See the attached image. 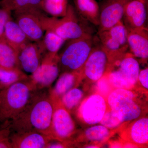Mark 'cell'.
I'll return each instance as SVG.
<instances>
[{
	"instance_id": "cell-1",
	"label": "cell",
	"mask_w": 148,
	"mask_h": 148,
	"mask_svg": "<svg viewBox=\"0 0 148 148\" xmlns=\"http://www.w3.org/2000/svg\"><path fill=\"white\" fill-rule=\"evenodd\" d=\"M37 91L24 110L10 121L11 130L12 132H15L36 131L51 138L53 101L49 92Z\"/></svg>"
},
{
	"instance_id": "cell-2",
	"label": "cell",
	"mask_w": 148,
	"mask_h": 148,
	"mask_svg": "<svg viewBox=\"0 0 148 148\" xmlns=\"http://www.w3.org/2000/svg\"><path fill=\"white\" fill-rule=\"evenodd\" d=\"M148 92L141 89L115 88L108 95V107L122 123L147 115Z\"/></svg>"
},
{
	"instance_id": "cell-3",
	"label": "cell",
	"mask_w": 148,
	"mask_h": 148,
	"mask_svg": "<svg viewBox=\"0 0 148 148\" xmlns=\"http://www.w3.org/2000/svg\"><path fill=\"white\" fill-rule=\"evenodd\" d=\"M40 18L45 31H52L66 41L94 33L90 23L82 18L69 4L66 14L63 17L48 16L42 13Z\"/></svg>"
},
{
	"instance_id": "cell-4",
	"label": "cell",
	"mask_w": 148,
	"mask_h": 148,
	"mask_svg": "<svg viewBox=\"0 0 148 148\" xmlns=\"http://www.w3.org/2000/svg\"><path fill=\"white\" fill-rule=\"evenodd\" d=\"M36 91L29 78L0 90V124L15 119L25 109Z\"/></svg>"
},
{
	"instance_id": "cell-5",
	"label": "cell",
	"mask_w": 148,
	"mask_h": 148,
	"mask_svg": "<svg viewBox=\"0 0 148 148\" xmlns=\"http://www.w3.org/2000/svg\"><path fill=\"white\" fill-rule=\"evenodd\" d=\"M66 41L63 50L58 53L61 71L81 73L94 45L95 36L90 34Z\"/></svg>"
},
{
	"instance_id": "cell-6",
	"label": "cell",
	"mask_w": 148,
	"mask_h": 148,
	"mask_svg": "<svg viewBox=\"0 0 148 148\" xmlns=\"http://www.w3.org/2000/svg\"><path fill=\"white\" fill-rule=\"evenodd\" d=\"M140 70L139 62L132 53L127 52L110 66L106 75L114 89H133L136 87Z\"/></svg>"
},
{
	"instance_id": "cell-7",
	"label": "cell",
	"mask_w": 148,
	"mask_h": 148,
	"mask_svg": "<svg viewBox=\"0 0 148 148\" xmlns=\"http://www.w3.org/2000/svg\"><path fill=\"white\" fill-rule=\"evenodd\" d=\"M96 36L99 43L108 56L110 66L127 52L129 49L127 30L122 20L110 29L97 32Z\"/></svg>"
},
{
	"instance_id": "cell-8",
	"label": "cell",
	"mask_w": 148,
	"mask_h": 148,
	"mask_svg": "<svg viewBox=\"0 0 148 148\" xmlns=\"http://www.w3.org/2000/svg\"><path fill=\"white\" fill-rule=\"evenodd\" d=\"M52 99L53 111L51 126L50 137L54 141H73L77 133L75 123L61 99Z\"/></svg>"
},
{
	"instance_id": "cell-9",
	"label": "cell",
	"mask_w": 148,
	"mask_h": 148,
	"mask_svg": "<svg viewBox=\"0 0 148 148\" xmlns=\"http://www.w3.org/2000/svg\"><path fill=\"white\" fill-rule=\"evenodd\" d=\"M110 65L108 56L95 36L94 45L82 71V82L96 83L107 73Z\"/></svg>"
},
{
	"instance_id": "cell-10",
	"label": "cell",
	"mask_w": 148,
	"mask_h": 148,
	"mask_svg": "<svg viewBox=\"0 0 148 148\" xmlns=\"http://www.w3.org/2000/svg\"><path fill=\"white\" fill-rule=\"evenodd\" d=\"M58 53L47 52L38 69L29 75V80L37 90L50 87L58 77L61 71Z\"/></svg>"
},
{
	"instance_id": "cell-11",
	"label": "cell",
	"mask_w": 148,
	"mask_h": 148,
	"mask_svg": "<svg viewBox=\"0 0 148 148\" xmlns=\"http://www.w3.org/2000/svg\"><path fill=\"white\" fill-rule=\"evenodd\" d=\"M108 108L106 98L96 92L84 98L75 112L83 124L94 125L100 123Z\"/></svg>"
},
{
	"instance_id": "cell-12",
	"label": "cell",
	"mask_w": 148,
	"mask_h": 148,
	"mask_svg": "<svg viewBox=\"0 0 148 148\" xmlns=\"http://www.w3.org/2000/svg\"><path fill=\"white\" fill-rule=\"evenodd\" d=\"M120 140L137 147H147L148 144V118L141 117L123 123L117 130Z\"/></svg>"
},
{
	"instance_id": "cell-13",
	"label": "cell",
	"mask_w": 148,
	"mask_h": 148,
	"mask_svg": "<svg viewBox=\"0 0 148 148\" xmlns=\"http://www.w3.org/2000/svg\"><path fill=\"white\" fill-rule=\"evenodd\" d=\"M42 10H33L14 12V21L31 42L42 40L45 30L40 20Z\"/></svg>"
},
{
	"instance_id": "cell-14",
	"label": "cell",
	"mask_w": 148,
	"mask_h": 148,
	"mask_svg": "<svg viewBox=\"0 0 148 148\" xmlns=\"http://www.w3.org/2000/svg\"><path fill=\"white\" fill-rule=\"evenodd\" d=\"M131 0H103L100 7L98 31L110 29L122 19L125 9Z\"/></svg>"
},
{
	"instance_id": "cell-15",
	"label": "cell",
	"mask_w": 148,
	"mask_h": 148,
	"mask_svg": "<svg viewBox=\"0 0 148 148\" xmlns=\"http://www.w3.org/2000/svg\"><path fill=\"white\" fill-rule=\"evenodd\" d=\"M47 52L42 40L27 44L18 53L20 69L23 71L33 73L40 66Z\"/></svg>"
},
{
	"instance_id": "cell-16",
	"label": "cell",
	"mask_w": 148,
	"mask_h": 148,
	"mask_svg": "<svg viewBox=\"0 0 148 148\" xmlns=\"http://www.w3.org/2000/svg\"><path fill=\"white\" fill-rule=\"evenodd\" d=\"M148 3L143 0H131L127 4L122 20L127 31L147 27Z\"/></svg>"
},
{
	"instance_id": "cell-17",
	"label": "cell",
	"mask_w": 148,
	"mask_h": 148,
	"mask_svg": "<svg viewBox=\"0 0 148 148\" xmlns=\"http://www.w3.org/2000/svg\"><path fill=\"white\" fill-rule=\"evenodd\" d=\"M10 140L12 148H47L53 141L49 136L36 131L12 132Z\"/></svg>"
},
{
	"instance_id": "cell-18",
	"label": "cell",
	"mask_w": 148,
	"mask_h": 148,
	"mask_svg": "<svg viewBox=\"0 0 148 148\" xmlns=\"http://www.w3.org/2000/svg\"><path fill=\"white\" fill-rule=\"evenodd\" d=\"M127 42L131 53L143 63L148 58L147 27L127 31Z\"/></svg>"
},
{
	"instance_id": "cell-19",
	"label": "cell",
	"mask_w": 148,
	"mask_h": 148,
	"mask_svg": "<svg viewBox=\"0 0 148 148\" xmlns=\"http://www.w3.org/2000/svg\"><path fill=\"white\" fill-rule=\"evenodd\" d=\"M82 83L81 73L62 72L54 87L49 92V95L51 99L60 100L65 93L72 88L79 86Z\"/></svg>"
},
{
	"instance_id": "cell-20",
	"label": "cell",
	"mask_w": 148,
	"mask_h": 148,
	"mask_svg": "<svg viewBox=\"0 0 148 148\" xmlns=\"http://www.w3.org/2000/svg\"><path fill=\"white\" fill-rule=\"evenodd\" d=\"M116 130H111L102 125H94L88 127L79 135L74 138L73 141L77 145L79 143H90L89 144H94L101 146L110 138Z\"/></svg>"
},
{
	"instance_id": "cell-21",
	"label": "cell",
	"mask_w": 148,
	"mask_h": 148,
	"mask_svg": "<svg viewBox=\"0 0 148 148\" xmlns=\"http://www.w3.org/2000/svg\"><path fill=\"white\" fill-rule=\"evenodd\" d=\"M3 38L18 53L31 42L16 21L12 18L6 24Z\"/></svg>"
},
{
	"instance_id": "cell-22",
	"label": "cell",
	"mask_w": 148,
	"mask_h": 148,
	"mask_svg": "<svg viewBox=\"0 0 148 148\" xmlns=\"http://www.w3.org/2000/svg\"><path fill=\"white\" fill-rule=\"evenodd\" d=\"M75 10L86 21L99 26L100 7L95 0H74Z\"/></svg>"
},
{
	"instance_id": "cell-23",
	"label": "cell",
	"mask_w": 148,
	"mask_h": 148,
	"mask_svg": "<svg viewBox=\"0 0 148 148\" xmlns=\"http://www.w3.org/2000/svg\"><path fill=\"white\" fill-rule=\"evenodd\" d=\"M0 69L5 71L20 69L18 53L3 38L0 40Z\"/></svg>"
},
{
	"instance_id": "cell-24",
	"label": "cell",
	"mask_w": 148,
	"mask_h": 148,
	"mask_svg": "<svg viewBox=\"0 0 148 148\" xmlns=\"http://www.w3.org/2000/svg\"><path fill=\"white\" fill-rule=\"evenodd\" d=\"M42 0H2V8L11 12L40 9Z\"/></svg>"
},
{
	"instance_id": "cell-25",
	"label": "cell",
	"mask_w": 148,
	"mask_h": 148,
	"mask_svg": "<svg viewBox=\"0 0 148 148\" xmlns=\"http://www.w3.org/2000/svg\"><path fill=\"white\" fill-rule=\"evenodd\" d=\"M78 87L69 90L61 99L62 105L71 113L75 112L84 98V90Z\"/></svg>"
},
{
	"instance_id": "cell-26",
	"label": "cell",
	"mask_w": 148,
	"mask_h": 148,
	"mask_svg": "<svg viewBox=\"0 0 148 148\" xmlns=\"http://www.w3.org/2000/svg\"><path fill=\"white\" fill-rule=\"evenodd\" d=\"M69 5L68 0H42L41 9L50 16L61 17L66 15Z\"/></svg>"
},
{
	"instance_id": "cell-27",
	"label": "cell",
	"mask_w": 148,
	"mask_h": 148,
	"mask_svg": "<svg viewBox=\"0 0 148 148\" xmlns=\"http://www.w3.org/2000/svg\"><path fill=\"white\" fill-rule=\"evenodd\" d=\"M42 41L47 52L56 54L58 53V51L66 41L54 32L50 30H46Z\"/></svg>"
},
{
	"instance_id": "cell-28",
	"label": "cell",
	"mask_w": 148,
	"mask_h": 148,
	"mask_svg": "<svg viewBox=\"0 0 148 148\" xmlns=\"http://www.w3.org/2000/svg\"><path fill=\"white\" fill-rule=\"evenodd\" d=\"M29 76L21 69L5 71L0 69V82L7 87L17 82L29 79Z\"/></svg>"
},
{
	"instance_id": "cell-29",
	"label": "cell",
	"mask_w": 148,
	"mask_h": 148,
	"mask_svg": "<svg viewBox=\"0 0 148 148\" xmlns=\"http://www.w3.org/2000/svg\"><path fill=\"white\" fill-rule=\"evenodd\" d=\"M11 132L10 121L0 124V148H12L10 140Z\"/></svg>"
},
{
	"instance_id": "cell-30",
	"label": "cell",
	"mask_w": 148,
	"mask_h": 148,
	"mask_svg": "<svg viewBox=\"0 0 148 148\" xmlns=\"http://www.w3.org/2000/svg\"><path fill=\"white\" fill-rule=\"evenodd\" d=\"M99 123L111 130H118L123 124L118 118L112 114L108 107Z\"/></svg>"
},
{
	"instance_id": "cell-31",
	"label": "cell",
	"mask_w": 148,
	"mask_h": 148,
	"mask_svg": "<svg viewBox=\"0 0 148 148\" xmlns=\"http://www.w3.org/2000/svg\"><path fill=\"white\" fill-rule=\"evenodd\" d=\"M96 83H97V88L98 89L97 93L102 95L106 99L110 92L114 89L109 82L106 74Z\"/></svg>"
},
{
	"instance_id": "cell-32",
	"label": "cell",
	"mask_w": 148,
	"mask_h": 148,
	"mask_svg": "<svg viewBox=\"0 0 148 148\" xmlns=\"http://www.w3.org/2000/svg\"><path fill=\"white\" fill-rule=\"evenodd\" d=\"M135 88H138L148 92V67L140 70L138 75V82Z\"/></svg>"
},
{
	"instance_id": "cell-33",
	"label": "cell",
	"mask_w": 148,
	"mask_h": 148,
	"mask_svg": "<svg viewBox=\"0 0 148 148\" xmlns=\"http://www.w3.org/2000/svg\"><path fill=\"white\" fill-rule=\"evenodd\" d=\"M11 13L5 9H0V40L3 38L6 24L12 18Z\"/></svg>"
},
{
	"instance_id": "cell-34",
	"label": "cell",
	"mask_w": 148,
	"mask_h": 148,
	"mask_svg": "<svg viewBox=\"0 0 148 148\" xmlns=\"http://www.w3.org/2000/svg\"><path fill=\"white\" fill-rule=\"evenodd\" d=\"M7 87L4 84H3L1 82H0V90H2L4 88H5Z\"/></svg>"
},
{
	"instance_id": "cell-35",
	"label": "cell",
	"mask_w": 148,
	"mask_h": 148,
	"mask_svg": "<svg viewBox=\"0 0 148 148\" xmlns=\"http://www.w3.org/2000/svg\"><path fill=\"white\" fill-rule=\"evenodd\" d=\"M143 1H145V2L148 3V0H143Z\"/></svg>"
},
{
	"instance_id": "cell-36",
	"label": "cell",
	"mask_w": 148,
	"mask_h": 148,
	"mask_svg": "<svg viewBox=\"0 0 148 148\" xmlns=\"http://www.w3.org/2000/svg\"><path fill=\"white\" fill-rule=\"evenodd\" d=\"M0 102H1V100H0Z\"/></svg>"
}]
</instances>
